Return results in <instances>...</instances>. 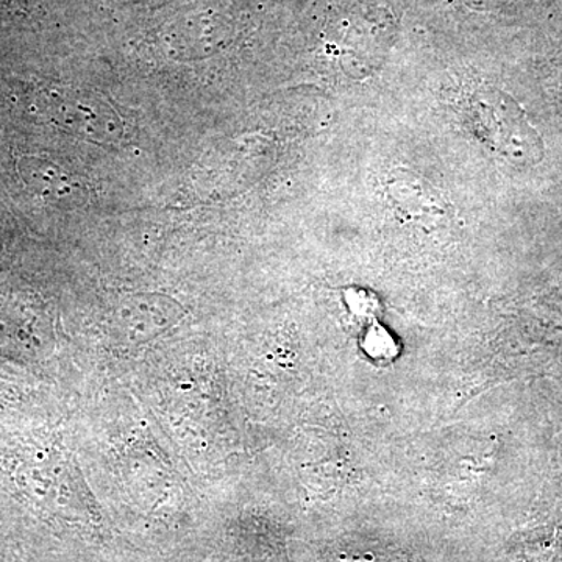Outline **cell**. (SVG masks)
<instances>
[{
    "instance_id": "obj_2",
    "label": "cell",
    "mask_w": 562,
    "mask_h": 562,
    "mask_svg": "<svg viewBox=\"0 0 562 562\" xmlns=\"http://www.w3.org/2000/svg\"><path fill=\"white\" fill-rule=\"evenodd\" d=\"M386 198L398 217L414 224H438L449 213V203L442 192L419 173L405 169L391 173Z\"/></svg>"
},
{
    "instance_id": "obj_1",
    "label": "cell",
    "mask_w": 562,
    "mask_h": 562,
    "mask_svg": "<svg viewBox=\"0 0 562 562\" xmlns=\"http://www.w3.org/2000/svg\"><path fill=\"white\" fill-rule=\"evenodd\" d=\"M469 127L487 149L513 162L538 161L542 140L527 114L505 92L486 88L465 103Z\"/></svg>"
}]
</instances>
